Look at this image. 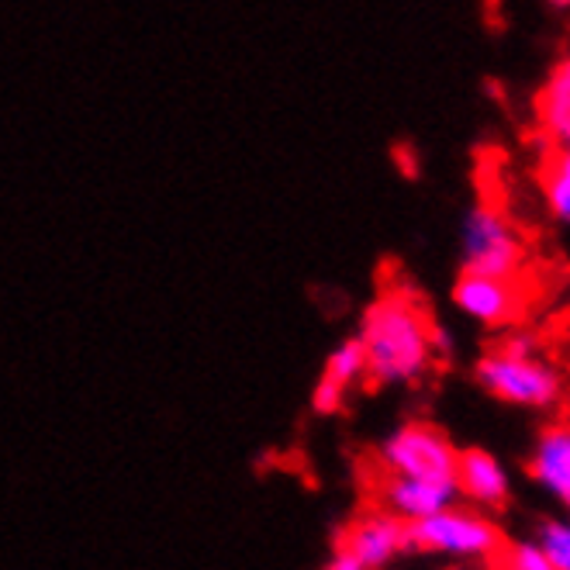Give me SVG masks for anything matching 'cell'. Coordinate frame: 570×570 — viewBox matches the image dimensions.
Masks as SVG:
<instances>
[{"instance_id":"obj_10","label":"cell","mask_w":570,"mask_h":570,"mask_svg":"<svg viewBox=\"0 0 570 570\" xmlns=\"http://www.w3.org/2000/svg\"><path fill=\"white\" fill-rule=\"evenodd\" d=\"M363 381H366V360H363V350L356 343V335H350V340H343L340 346H335L325 356V366H322V374H318V381L312 387V409L318 415L343 412L346 397Z\"/></svg>"},{"instance_id":"obj_13","label":"cell","mask_w":570,"mask_h":570,"mask_svg":"<svg viewBox=\"0 0 570 570\" xmlns=\"http://www.w3.org/2000/svg\"><path fill=\"white\" fill-rule=\"evenodd\" d=\"M540 197L543 208L557 225L570 228V142L553 146L540 170Z\"/></svg>"},{"instance_id":"obj_7","label":"cell","mask_w":570,"mask_h":570,"mask_svg":"<svg viewBox=\"0 0 570 570\" xmlns=\"http://www.w3.org/2000/svg\"><path fill=\"white\" fill-rule=\"evenodd\" d=\"M332 547L343 550L363 570H387L405 553H412V532L405 522H397L384 509H371L346 522Z\"/></svg>"},{"instance_id":"obj_9","label":"cell","mask_w":570,"mask_h":570,"mask_svg":"<svg viewBox=\"0 0 570 570\" xmlns=\"http://www.w3.org/2000/svg\"><path fill=\"white\" fill-rule=\"evenodd\" d=\"M456 501L478 512H498L512 501V474L491 450H460Z\"/></svg>"},{"instance_id":"obj_2","label":"cell","mask_w":570,"mask_h":570,"mask_svg":"<svg viewBox=\"0 0 570 570\" xmlns=\"http://www.w3.org/2000/svg\"><path fill=\"white\" fill-rule=\"evenodd\" d=\"M474 381L484 394L522 412H557L567 397V371L543 346L540 335L512 328L505 340L491 343L478 363Z\"/></svg>"},{"instance_id":"obj_3","label":"cell","mask_w":570,"mask_h":570,"mask_svg":"<svg viewBox=\"0 0 570 570\" xmlns=\"http://www.w3.org/2000/svg\"><path fill=\"white\" fill-rule=\"evenodd\" d=\"M412 532V553L440 557L453 563H491L505 553V535L494 515L466 509V505H450L440 515H432Z\"/></svg>"},{"instance_id":"obj_15","label":"cell","mask_w":570,"mask_h":570,"mask_svg":"<svg viewBox=\"0 0 570 570\" xmlns=\"http://www.w3.org/2000/svg\"><path fill=\"white\" fill-rule=\"evenodd\" d=\"M501 570H553V563L540 553V547L532 540H519L501 553Z\"/></svg>"},{"instance_id":"obj_4","label":"cell","mask_w":570,"mask_h":570,"mask_svg":"<svg viewBox=\"0 0 570 570\" xmlns=\"http://www.w3.org/2000/svg\"><path fill=\"white\" fill-rule=\"evenodd\" d=\"M460 259L463 274H488V277H512L522 281L529 246L519 225L498 205H474L460 225Z\"/></svg>"},{"instance_id":"obj_8","label":"cell","mask_w":570,"mask_h":570,"mask_svg":"<svg viewBox=\"0 0 570 570\" xmlns=\"http://www.w3.org/2000/svg\"><path fill=\"white\" fill-rule=\"evenodd\" d=\"M525 474L557 505H570V412L540 425L525 453Z\"/></svg>"},{"instance_id":"obj_6","label":"cell","mask_w":570,"mask_h":570,"mask_svg":"<svg viewBox=\"0 0 570 570\" xmlns=\"http://www.w3.org/2000/svg\"><path fill=\"white\" fill-rule=\"evenodd\" d=\"M529 305V291L512 277L463 274L453 284V308L481 328H519Z\"/></svg>"},{"instance_id":"obj_16","label":"cell","mask_w":570,"mask_h":570,"mask_svg":"<svg viewBox=\"0 0 570 570\" xmlns=\"http://www.w3.org/2000/svg\"><path fill=\"white\" fill-rule=\"evenodd\" d=\"M318 570H363V567H360L356 560H350L343 550H335V547H332V553L325 557V563H322Z\"/></svg>"},{"instance_id":"obj_1","label":"cell","mask_w":570,"mask_h":570,"mask_svg":"<svg viewBox=\"0 0 570 570\" xmlns=\"http://www.w3.org/2000/svg\"><path fill=\"white\" fill-rule=\"evenodd\" d=\"M356 343L366 360V381L381 387H412L425 381L435 360L453 346L450 332L432 322L422 301L405 287L381 291L366 305Z\"/></svg>"},{"instance_id":"obj_5","label":"cell","mask_w":570,"mask_h":570,"mask_svg":"<svg viewBox=\"0 0 570 570\" xmlns=\"http://www.w3.org/2000/svg\"><path fill=\"white\" fill-rule=\"evenodd\" d=\"M456 460H460V450L450 443V435L443 429H435L432 422L397 425L377 446L381 478H409V481L456 488Z\"/></svg>"},{"instance_id":"obj_11","label":"cell","mask_w":570,"mask_h":570,"mask_svg":"<svg viewBox=\"0 0 570 570\" xmlns=\"http://www.w3.org/2000/svg\"><path fill=\"white\" fill-rule=\"evenodd\" d=\"M381 509L405 522L409 529L440 515L443 509L456 505L453 484H429V481H409V478H381Z\"/></svg>"},{"instance_id":"obj_12","label":"cell","mask_w":570,"mask_h":570,"mask_svg":"<svg viewBox=\"0 0 570 570\" xmlns=\"http://www.w3.org/2000/svg\"><path fill=\"white\" fill-rule=\"evenodd\" d=\"M532 121L550 146L570 142V52L560 56L532 97Z\"/></svg>"},{"instance_id":"obj_17","label":"cell","mask_w":570,"mask_h":570,"mask_svg":"<svg viewBox=\"0 0 570 570\" xmlns=\"http://www.w3.org/2000/svg\"><path fill=\"white\" fill-rule=\"evenodd\" d=\"M567 515H570V505H567Z\"/></svg>"},{"instance_id":"obj_14","label":"cell","mask_w":570,"mask_h":570,"mask_svg":"<svg viewBox=\"0 0 570 570\" xmlns=\"http://www.w3.org/2000/svg\"><path fill=\"white\" fill-rule=\"evenodd\" d=\"M532 543L553 563V570H570V515H550L535 525Z\"/></svg>"}]
</instances>
